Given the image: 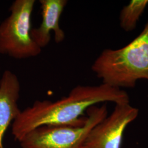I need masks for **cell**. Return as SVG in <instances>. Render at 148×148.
Returning <instances> with one entry per match:
<instances>
[{
    "label": "cell",
    "instance_id": "obj_1",
    "mask_svg": "<svg viewBox=\"0 0 148 148\" xmlns=\"http://www.w3.org/2000/svg\"><path fill=\"white\" fill-rule=\"evenodd\" d=\"M130 103L127 92L109 85H77L69 95L52 101H35L22 110L12 124V133L19 142L27 133L43 126H82L84 113L99 103Z\"/></svg>",
    "mask_w": 148,
    "mask_h": 148
},
{
    "label": "cell",
    "instance_id": "obj_2",
    "mask_svg": "<svg viewBox=\"0 0 148 148\" xmlns=\"http://www.w3.org/2000/svg\"><path fill=\"white\" fill-rule=\"evenodd\" d=\"M91 69L102 84L120 89L134 87L139 79L148 81V21L125 46L103 50Z\"/></svg>",
    "mask_w": 148,
    "mask_h": 148
},
{
    "label": "cell",
    "instance_id": "obj_3",
    "mask_svg": "<svg viewBox=\"0 0 148 148\" xmlns=\"http://www.w3.org/2000/svg\"><path fill=\"white\" fill-rule=\"evenodd\" d=\"M35 0H16L9 16L0 23V54L16 60L38 56L42 49L31 35Z\"/></svg>",
    "mask_w": 148,
    "mask_h": 148
},
{
    "label": "cell",
    "instance_id": "obj_4",
    "mask_svg": "<svg viewBox=\"0 0 148 148\" xmlns=\"http://www.w3.org/2000/svg\"><path fill=\"white\" fill-rule=\"evenodd\" d=\"M80 126H43L32 130L19 142L21 148H83L92 129L108 115L106 104L88 109Z\"/></svg>",
    "mask_w": 148,
    "mask_h": 148
},
{
    "label": "cell",
    "instance_id": "obj_5",
    "mask_svg": "<svg viewBox=\"0 0 148 148\" xmlns=\"http://www.w3.org/2000/svg\"><path fill=\"white\" fill-rule=\"evenodd\" d=\"M138 115L130 103L115 104L111 114L90 131L83 148H121L125 130Z\"/></svg>",
    "mask_w": 148,
    "mask_h": 148
},
{
    "label": "cell",
    "instance_id": "obj_6",
    "mask_svg": "<svg viewBox=\"0 0 148 148\" xmlns=\"http://www.w3.org/2000/svg\"><path fill=\"white\" fill-rule=\"evenodd\" d=\"M40 4L42 14L40 25L32 29V38L37 45L42 49L47 46L53 32L56 43L63 42L65 33L60 26L62 14L68 1L67 0H40Z\"/></svg>",
    "mask_w": 148,
    "mask_h": 148
},
{
    "label": "cell",
    "instance_id": "obj_7",
    "mask_svg": "<svg viewBox=\"0 0 148 148\" xmlns=\"http://www.w3.org/2000/svg\"><path fill=\"white\" fill-rule=\"evenodd\" d=\"M21 90L16 75L9 70H5L0 79V148H5V132L21 112L18 104Z\"/></svg>",
    "mask_w": 148,
    "mask_h": 148
},
{
    "label": "cell",
    "instance_id": "obj_8",
    "mask_svg": "<svg viewBox=\"0 0 148 148\" xmlns=\"http://www.w3.org/2000/svg\"><path fill=\"white\" fill-rule=\"evenodd\" d=\"M148 5V0H132L120 12V25L125 32L134 30L140 16Z\"/></svg>",
    "mask_w": 148,
    "mask_h": 148
}]
</instances>
